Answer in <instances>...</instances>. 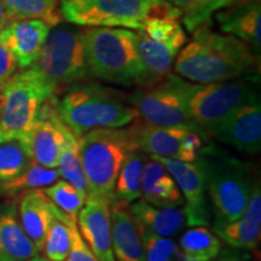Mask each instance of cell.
Wrapping results in <instances>:
<instances>
[{"instance_id": "2e32d148", "label": "cell", "mask_w": 261, "mask_h": 261, "mask_svg": "<svg viewBox=\"0 0 261 261\" xmlns=\"http://www.w3.org/2000/svg\"><path fill=\"white\" fill-rule=\"evenodd\" d=\"M215 21L223 34L243 41L254 54L261 50V5L259 0L228 6L215 14Z\"/></svg>"}, {"instance_id": "d6a6232c", "label": "cell", "mask_w": 261, "mask_h": 261, "mask_svg": "<svg viewBox=\"0 0 261 261\" xmlns=\"http://www.w3.org/2000/svg\"><path fill=\"white\" fill-rule=\"evenodd\" d=\"M140 32L158 42L174 45L180 48L187 44V34L175 17H151L146 19Z\"/></svg>"}, {"instance_id": "52a82bcc", "label": "cell", "mask_w": 261, "mask_h": 261, "mask_svg": "<svg viewBox=\"0 0 261 261\" xmlns=\"http://www.w3.org/2000/svg\"><path fill=\"white\" fill-rule=\"evenodd\" d=\"M197 161L204 172L205 185L223 225L237 220L246 211L252 184L247 165L224 150L203 148Z\"/></svg>"}, {"instance_id": "603a6c76", "label": "cell", "mask_w": 261, "mask_h": 261, "mask_svg": "<svg viewBox=\"0 0 261 261\" xmlns=\"http://www.w3.org/2000/svg\"><path fill=\"white\" fill-rule=\"evenodd\" d=\"M38 255L39 249L14 212L0 215V261H29Z\"/></svg>"}, {"instance_id": "f35d334b", "label": "cell", "mask_w": 261, "mask_h": 261, "mask_svg": "<svg viewBox=\"0 0 261 261\" xmlns=\"http://www.w3.org/2000/svg\"><path fill=\"white\" fill-rule=\"evenodd\" d=\"M29 261H50L48 259H46V257H40V256H37V257H34V259H32V260H29Z\"/></svg>"}, {"instance_id": "ac0fdd59", "label": "cell", "mask_w": 261, "mask_h": 261, "mask_svg": "<svg viewBox=\"0 0 261 261\" xmlns=\"http://www.w3.org/2000/svg\"><path fill=\"white\" fill-rule=\"evenodd\" d=\"M112 243L115 261H146L142 231L127 207L110 203Z\"/></svg>"}, {"instance_id": "e575fe53", "label": "cell", "mask_w": 261, "mask_h": 261, "mask_svg": "<svg viewBox=\"0 0 261 261\" xmlns=\"http://www.w3.org/2000/svg\"><path fill=\"white\" fill-rule=\"evenodd\" d=\"M140 231L146 261H187L172 238L159 236L142 227Z\"/></svg>"}, {"instance_id": "6da1fadb", "label": "cell", "mask_w": 261, "mask_h": 261, "mask_svg": "<svg viewBox=\"0 0 261 261\" xmlns=\"http://www.w3.org/2000/svg\"><path fill=\"white\" fill-rule=\"evenodd\" d=\"M174 61V71L195 84L240 79L256 69V55L232 35L217 33L203 24L192 33Z\"/></svg>"}, {"instance_id": "74e56055", "label": "cell", "mask_w": 261, "mask_h": 261, "mask_svg": "<svg viewBox=\"0 0 261 261\" xmlns=\"http://www.w3.org/2000/svg\"><path fill=\"white\" fill-rule=\"evenodd\" d=\"M10 22H11V19L9 17L8 10H6L5 5L0 2V32H2Z\"/></svg>"}, {"instance_id": "e0dca14e", "label": "cell", "mask_w": 261, "mask_h": 261, "mask_svg": "<svg viewBox=\"0 0 261 261\" xmlns=\"http://www.w3.org/2000/svg\"><path fill=\"white\" fill-rule=\"evenodd\" d=\"M217 232L220 240L241 249H254L261 237V190L260 184L252 185L248 205L237 220L218 225Z\"/></svg>"}, {"instance_id": "484cf974", "label": "cell", "mask_w": 261, "mask_h": 261, "mask_svg": "<svg viewBox=\"0 0 261 261\" xmlns=\"http://www.w3.org/2000/svg\"><path fill=\"white\" fill-rule=\"evenodd\" d=\"M57 171L63 180L68 181L77 191L85 195L90 194L89 184L81 166L79 154V137L74 135L71 130L64 125V143L62 146L60 159L57 163Z\"/></svg>"}, {"instance_id": "f1b7e54d", "label": "cell", "mask_w": 261, "mask_h": 261, "mask_svg": "<svg viewBox=\"0 0 261 261\" xmlns=\"http://www.w3.org/2000/svg\"><path fill=\"white\" fill-rule=\"evenodd\" d=\"M8 10L11 21L40 19L55 27L62 22L60 14L61 0H0Z\"/></svg>"}, {"instance_id": "d4e9b609", "label": "cell", "mask_w": 261, "mask_h": 261, "mask_svg": "<svg viewBox=\"0 0 261 261\" xmlns=\"http://www.w3.org/2000/svg\"><path fill=\"white\" fill-rule=\"evenodd\" d=\"M148 160V155L140 150H135L127 155L116 178L113 196L109 200L110 203L128 207L130 203L142 197V174Z\"/></svg>"}, {"instance_id": "cb8c5ba5", "label": "cell", "mask_w": 261, "mask_h": 261, "mask_svg": "<svg viewBox=\"0 0 261 261\" xmlns=\"http://www.w3.org/2000/svg\"><path fill=\"white\" fill-rule=\"evenodd\" d=\"M137 47L143 64L148 73L149 84L158 83L169 75L180 48L174 45L158 42L146 37L143 32H136Z\"/></svg>"}, {"instance_id": "9c48e42d", "label": "cell", "mask_w": 261, "mask_h": 261, "mask_svg": "<svg viewBox=\"0 0 261 261\" xmlns=\"http://www.w3.org/2000/svg\"><path fill=\"white\" fill-rule=\"evenodd\" d=\"M85 29L75 24L50 28L37 62L33 64L55 86L74 84L87 77Z\"/></svg>"}, {"instance_id": "d590c367", "label": "cell", "mask_w": 261, "mask_h": 261, "mask_svg": "<svg viewBox=\"0 0 261 261\" xmlns=\"http://www.w3.org/2000/svg\"><path fill=\"white\" fill-rule=\"evenodd\" d=\"M18 69L17 61L9 45L6 27L0 32V92Z\"/></svg>"}, {"instance_id": "9a60e30c", "label": "cell", "mask_w": 261, "mask_h": 261, "mask_svg": "<svg viewBox=\"0 0 261 261\" xmlns=\"http://www.w3.org/2000/svg\"><path fill=\"white\" fill-rule=\"evenodd\" d=\"M215 138L242 152H259L261 148L260 99L243 104L212 133Z\"/></svg>"}, {"instance_id": "4316f807", "label": "cell", "mask_w": 261, "mask_h": 261, "mask_svg": "<svg viewBox=\"0 0 261 261\" xmlns=\"http://www.w3.org/2000/svg\"><path fill=\"white\" fill-rule=\"evenodd\" d=\"M179 250L187 261H212L221 249L220 238L204 226H194L181 234Z\"/></svg>"}, {"instance_id": "d6986e66", "label": "cell", "mask_w": 261, "mask_h": 261, "mask_svg": "<svg viewBox=\"0 0 261 261\" xmlns=\"http://www.w3.org/2000/svg\"><path fill=\"white\" fill-rule=\"evenodd\" d=\"M57 212L58 208L40 189L27 191L19 201V223L39 252L42 250L47 230Z\"/></svg>"}, {"instance_id": "7402d4cb", "label": "cell", "mask_w": 261, "mask_h": 261, "mask_svg": "<svg viewBox=\"0 0 261 261\" xmlns=\"http://www.w3.org/2000/svg\"><path fill=\"white\" fill-rule=\"evenodd\" d=\"M128 207L140 227L159 236L171 237L188 225L184 207H156L142 198Z\"/></svg>"}, {"instance_id": "30bf717a", "label": "cell", "mask_w": 261, "mask_h": 261, "mask_svg": "<svg viewBox=\"0 0 261 261\" xmlns=\"http://www.w3.org/2000/svg\"><path fill=\"white\" fill-rule=\"evenodd\" d=\"M137 119L143 123L159 127H180L201 132L189 115L184 98L173 80V75L148 85H143L129 97Z\"/></svg>"}, {"instance_id": "3957f363", "label": "cell", "mask_w": 261, "mask_h": 261, "mask_svg": "<svg viewBox=\"0 0 261 261\" xmlns=\"http://www.w3.org/2000/svg\"><path fill=\"white\" fill-rule=\"evenodd\" d=\"M56 112L77 137L96 128H122L137 120L135 108L96 84L71 87L56 104Z\"/></svg>"}, {"instance_id": "44dd1931", "label": "cell", "mask_w": 261, "mask_h": 261, "mask_svg": "<svg viewBox=\"0 0 261 261\" xmlns=\"http://www.w3.org/2000/svg\"><path fill=\"white\" fill-rule=\"evenodd\" d=\"M142 200L156 207H182L184 198L178 185L158 160H148L142 174Z\"/></svg>"}, {"instance_id": "7a4b0ae2", "label": "cell", "mask_w": 261, "mask_h": 261, "mask_svg": "<svg viewBox=\"0 0 261 261\" xmlns=\"http://www.w3.org/2000/svg\"><path fill=\"white\" fill-rule=\"evenodd\" d=\"M87 75L122 86L150 83L137 47L136 32L123 28L85 29Z\"/></svg>"}, {"instance_id": "8d00e7d4", "label": "cell", "mask_w": 261, "mask_h": 261, "mask_svg": "<svg viewBox=\"0 0 261 261\" xmlns=\"http://www.w3.org/2000/svg\"><path fill=\"white\" fill-rule=\"evenodd\" d=\"M69 230H70V249L68 253L67 259L64 261H99L94 253L90 249L87 243L77 230L76 220L73 218L69 219Z\"/></svg>"}, {"instance_id": "8992f818", "label": "cell", "mask_w": 261, "mask_h": 261, "mask_svg": "<svg viewBox=\"0 0 261 261\" xmlns=\"http://www.w3.org/2000/svg\"><path fill=\"white\" fill-rule=\"evenodd\" d=\"M137 150L130 128H96L79 137V154L90 192L109 198L129 152Z\"/></svg>"}, {"instance_id": "ffe728a7", "label": "cell", "mask_w": 261, "mask_h": 261, "mask_svg": "<svg viewBox=\"0 0 261 261\" xmlns=\"http://www.w3.org/2000/svg\"><path fill=\"white\" fill-rule=\"evenodd\" d=\"M50 28L40 19H17L6 25L9 45L18 68L25 69L37 62Z\"/></svg>"}, {"instance_id": "8fae6325", "label": "cell", "mask_w": 261, "mask_h": 261, "mask_svg": "<svg viewBox=\"0 0 261 261\" xmlns=\"http://www.w3.org/2000/svg\"><path fill=\"white\" fill-rule=\"evenodd\" d=\"M137 150L146 155L195 162L203 149L202 133L180 127H159L137 122L129 127Z\"/></svg>"}, {"instance_id": "4dcf8cb0", "label": "cell", "mask_w": 261, "mask_h": 261, "mask_svg": "<svg viewBox=\"0 0 261 261\" xmlns=\"http://www.w3.org/2000/svg\"><path fill=\"white\" fill-rule=\"evenodd\" d=\"M70 217L58 210L56 218L48 227L41 252L50 261H64L70 249Z\"/></svg>"}, {"instance_id": "1f68e13d", "label": "cell", "mask_w": 261, "mask_h": 261, "mask_svg": "<svg viewBox=\"0 0 261 261\" xmlns=\"http://www.w3.org/2000/svg\"><path fill=\"white\" fill-rule=\"evenodd\" d=\"M32 158L23 140L0 144V182L17 177L31 165Z\"/></svg>"}, {"instance_id": "83f0119b", "label": "cell", "mask_w": 261, "mask_h": 261, "mask_svg": "<svg viewBox=\"0 0 261 261\" xmlns=\"http://www.w3.org/2000/svg\"><path fill=\"white\" fill-rule=\"evenodd\" d=\"M181 12L182 23L194 33L210 21L213 15L228 6L242 4L250 0H167Z\"/></svg>"}, {"instance_id": "7c38bea8", "label": "cell", "mask_w": 261, "mask_h": 261, "mask_svg": "<svg viewBox=\"0 0 261 261\" xmlns=\"http://www.w3.org/2000/svg\"><path fill=\"white\" fill-rule=\"evenodd\" d=\"M167 169L184 198V211L189 226H202L208 221L205 177L200 162H184L175 159L150 156Z\"/></svg>"}, {"instance_id": "277c9868", "label": "cell", "mask_w": 261, "mask_h": 261, "mask_svg": "<svg viewBox=\"0 0 261 261\" xmlns=\"http://www.w3.org/2000/svg\"><path fill=\"white\" fill-rule=\"evenodd\" d=\"M60 14L67 23L79 27L136 31L151 17H181L167 0H61Z\"/></svg>"}, {"instance_id": "ab89813d", "label": "cell", "mask_w": 261, "mask_h": 261, "mask_svg": "<svg viewBox=\"0 0 261 261\" xmlns=\"http://www.w3.org/2000/svg\"><path fill=\"white\" fill-rule=\"evenodd\" d=\"M226 261H236V260H226Z\"/></svg>"}, {"instance_id": "4fadbf2b", "label": "cell", "mask_w": 261, "mask_h": 261, "mask_svg": "<svg viewBox=\"0 0 261 261\" xmlns=\"http://www.w3.org/2000/svg\"><path fill=\"white\" fill-rule=\"evenodd\" d=\"M77 230L99 261H115L109 198L90 192L76 217Z\"/></svg>"}, {"instance_id": "5bb4252c", "label": "cell", "mask_w": 261, "mask_h": 261, "mask_svg": "<svg viewBox=\"0 0 261 261\" xmlns=\"http://www.w3.org/2000/svg\"><path fill=\"white\" fill-rule=\"evenodd\" d=\"M21 140L27 146L33 162L45 168H57L64 143V123L48 100L42 106L32 129Z\"/></svg>"}, {"instance_id": "836d02e7", "label": "cell", "mask_w": 261, "mask_h": 261, "mask_svg": "<svg viewBox=\"0 0 261 261\" xmlns=\"http://www.w3.org/2000/svg\"><path fill=\"white\" fill-rule=\"evenodd\" d=\"M42 191L58 210L69 215L74 220H76L77 214L86 201V196L77 191L73 185L65 180H57Z\"/></svg>"}, {"instance_id": "ba28073f", "label": "cell", "mask_w": 261, "mask_h": 261, "mask_svg": "<svg viewBox=\"0 0 261 261\" xmlns=\"http://www.w3.org/2000/svg\"><path fill=\"white\" fill-rule=\"evenodd\" d=\"M173 80L184 98L190 119L202 133L212 135L237 108L259 98L254 89L255 80L195 84L178 75H173Z\"/></svg>"}, {"instance_id": "5b68a950", "label": "cell", "mask_w": 261, "mask_h": 261, "mask_svg": "<svg viewBox=\"0 0 261 261\" xmlns=\"http://www.w3.org/2000/svg\"><path fill=\"white\" fill-rule=\"evenodd\" d=\"M56 89L33 65L16 73L0 92V144L23 139Z\"/></svg>"}, {"instance_id": "f546056e", "label": "cell", "mask_w": 261, "mask_h": 261, "mask_svg": "<svg viewBox=\"0 0 261 261\" xmlns=\"http://www.w3.org/2000/svg\"><path fill=\"white\" fill-rule=\"evenodd\" d=\"M60 179L57 168H45L38 163L31 162V165L21 174L9 181L0 182V189L8 194H16L47 188Z\"/></svg>"}]
</instances>
